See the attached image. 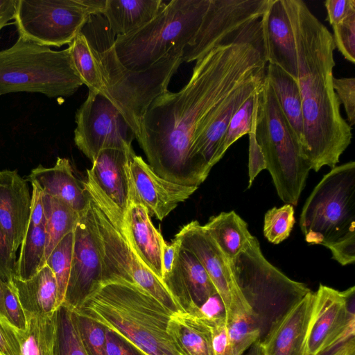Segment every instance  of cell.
<instances>
[{
  "instance_id": "obj_1",
  "label": "cell",
  "mask_w": 355,
  "mask_h": 355,
  "mask_svg": "<svg viewBox=\"0 0 355 355\" xmlns=\"http://www.w3.org/2000/svg\"><path fill=\"white\" fill-rule=\"evenodd\" d=\"M266 64L258 42L220 45L196 61L180 91L157 96L143 116L137 139L153 171L166 180L198 187L205 180L191 157L196 135L227 97L266 73Z\"/></svg>"
},
{
  "instance_id": "obj_2",
  "label": "cell",
  "mask_w": 355,
  "mask_h": 355,
  "mask_svg": "<svg viewBox=\"0 0 355 355\" xmlns=\"http://www.w3.org/2000/svg\"><path fill=\"white\" fill-rule=\"evenodd\" d=\"M283 1L296 50L304 121L302 153L311 170L333 168L351 144L352 133L333 87L332 34L302 0Z\"/></svg>"
},
{
  "instance_id": "obj_3",
  "label": "cell",
  "mask_w": 355,
  "mask_h": 355,
  "mask_svg": "<svg viewBox=\"0 0 355 355\" xmlns=\"http://www.w3.org/2000/svg\"><path fill=\"white\" fill-rule=\"evenodd\" d=\"M75 310L127 341L141 355H184L167 331L173 313L135 284L101 283Z\"/></svg>"
},
{
  "instance_id": "obj_4",
  "label": "cell",
  "mask_w": 355,
  "mask_h": 355,
  "mask_svg": "<svg viewBox=\"0 0 355 355\" xmlns=\"http://www.w3.org/2000/svg\"><path fill=\"white\" fill-rule=\"evenodd\" d=\"M81 32L93 53L103 85V94L123 114L135 139L150 104L168 91L172 76L182 62L183 49L171 50L151 67L132 71L119 61L114 49L116 35L101 13L89 17Z\"/></svg>"
},
{
  "instance_id": "obj_5",
  "label": "cell",
  "mask_w": 355,
  "mask_h": 355,
  "mask_svg": "<svg viewBox=\"0 0 355 355\" xmlns=\"http://www.w3.org/2000/svg\"><path fill=\"white\" fill-rule=\"evenodd\" d=\"M87 191L96 223L103 262L102 282L125 280L147 291L173 313L184 311L164 282L144 264L128 236L123 214L87 172L82 182Z\"/></svg>"
},
{
  "instance_id": "obj_6",
  "label": "cell",
  "mask_w": 355,
  "mask_h": 355,
  "mask_svg": "<svg viewBox=\"0 0 355 355\" xmlns=\"http://www.w3.org/2000/svg\"><path fill=\"white\" fill-rule=\"evenodd\" d=\"M235 281L252 311L262 340L273 327L311 290L290 279L263 256L251 236L229 262Z\"/></svg>"
},
{
  "instance_id": "obj_7",
  "label": "cell",
  "mask_w": 355,
  "mask_h": 355,
  "mask_svg": "<svg viewBox=\"0 0 355 355\" xmlns=\"http://www.w3.org/2000/svg\"><path fill=\"white\" fill-rule=\"evenodd\" d=\"M255 137L277 193L297 206L311 167L266 77L256 93Z\"/></svg>"
},
{
  "instance_id": "obj_8",
  "label": "cell",
  "mask_w": 355,
  "mask_h": 355,
  "mask_svg": "<svg viewBox=\"0 0 355 355\" xmlns=\"http://www.w3.org/2000/svg\"><path fill=\"white\" fill-rule=\"evenodd\" d=\"M210 0H173L148 24L116 36L121 63L132 71H144L176 48L184 49L196 34Z\"/></svg>"
},
{
  "instance_id": "obj_9",
  "label": "cell",
  "mask_w": 355,
  "mask_h": 355,
  "mask_svg": "<svg viewBox=\"0 0 355 355\" xmlns=\"http://www.w3.org/2000/svg\"><path fill=\"white\" fill-rule=\"evenodd\" d=\"M83 85L68 47L55 51L19 37L12 46L0 51V96L27 92L64 98Z\"/></svg>"
},
{
  "instance_id": "obj_10",
  "label": "cell",
  "mask_w": 355,
  "mask_h": 355,
  "mask_svg": "<svg viewBox=\"0 0 355 355\" xmlns=\"http://www.w3.org/2000/svg\"><path fill=\"white\" fill-rule=\"evenodd\" d=\"M305 241L324 246L355 232V162L323 176L306 199L300 218Z\"/></svg>"
},
{
  "instance_id": "obj_11",
  "label": "cell",
  "mask_w": 355,
  "mask_h": 355,
  "mask_svg": "<svg viewBox=\"0 0 355 355\" xmlns=\"http://www.w3.org/2000/svg\"><path fill=\"white\" fill-rule=\"evenodd\" d=\"M105 0H17L13 24L19 37L45 46L69 44Z\"/></svg>"
},
{
  "instance_id": "obj_12",
  "label": "cell",
  "mask_w": 355,
  "mask_h": 355,
  "mask_svg": "<svg viewBox=\"0 0 355 355\" xmlns=\"http://www.w3.org/2000/svg\"><path fill=\"white\" fill-rule=\"evenodd\" d=\"M269 0H210L200 26L184 49L182 62L196 61L214 47L261 42L260 19Z\"/></svg>"
},
{
  "instance_id": "obj_13",
  "label": "cell",
  "mask_w": 355,
  "mask_h": 355,
  "mask_svg": "<svg viewBox=\"0 0 355 355\" xmlns=\"http://www.w3.org/2000/svg\"><path fill=\"white\" fill-rule=\"evenodd\" d=\"M74 142L94 162L105 149L128 150L135 135L117 107L104 95L89 90L76 113Z\"/></svg>"
},
{
  "instance_id": "obj_14",
  "label": "cell",
  "mask_w": 355,
  "mask_h": 355,
  "mask_svg": "<svg viewBox=\"0 0 355 355\" xmlns=\"http://www.w3.org/2000/svg\"><path fill=\"white\" fill-rule=\"evenodd\" d=\"M305 355H322L354 338L355 287L343 291L320 284L314 292Z\"/></svg>"
},
{
  "instance_id": "obj_15",
  "label": "cell",
  "mask_w": 355,
  "mask_h": 355,
  "mask_svg": "<svg viewBox=\"0 0 355 355\" xmlns=\"http://www.w3.org/2000/svg\"><path fill=\"white\" fill-rule=\"evenodd\" d=\"M175 237L181 248L192 252L207 272L223 304L226 323L239 313L252 315L227 259L203 226L193 220L183 226Z\"/></svg>"
},
{
  "instance_id": "obj_16",
  "label": "cell",
  "mask_w": 355,
  "mask_h": 355,
  "mask_svg": "<svg viewBox=\"0 0 355 355\" xmlns=\"http://www.w3.org/2000/svg\"><path fill=\"white\" fill-rule=\"evenodd\" d=\"M103 262L90 198L73 231L71 270L62 304L75 310L101 284Z\"/></svg>"
},
{
  "instance_id": "obj_17",
  "label": "cell",
  "mask_w": 355,
  "mask_h": 355,
  "mask_svg": "<svg viewBox=\"0 0 355 355\" xmlns=\"http://www.w3.org/2000/svg\"><path fill=\"white\" fill-rule=\"evenodd\" d=\"M265 73L236 89L209 116L196 135L191 148V159L205 180L234 114L261 85Z\"/></svg>"
},
{
  "instance_id": "obj_18",
  "label": "cell",
  "mask_w": 355,
  "mask_h": 355,
  "mask_svg": "<svg viewBox=\"0 0 355 355\" xmlns=\"http://www.w3.org/2000/svg\"><path fill=\"white\" fill-rule=\"evenodd\" d=\"M130 172L132 203L143 205L149 216H154L160 220L198 189L197 187L184 186L163 179L136 154L131 159Z\"/></svg>"
},
{
  "instance_id": "obj_19",
  "label": "cell",
  "mask_w": 355,
  "mask_h": 355,
  "mask_svg": "<svg viewBox=\"0 0 355 355\" xmlns=\"http://www.w3.org/2000/svg\"><path fill=\"white\" fill-rule=\"evenodd\" d=\"M162 282L185 312L198 313L216 291L205 269L190 251L180 248Z\"/></svg>"
},
{
  "instance_id": "obj_20",
  "label": "cell",
  "mask_w": 355,
  "mask_h": 355,
  "mask_svg": "<svg viewBox=\"0 0 355 355\" xmlns=\"http://www.w3.org/2000/svg\"><path fill=\"white\" fill-rule=\"evenodd\" d=\"M260 25L266 62L279 67L297 81L294 37L283 0H269Z\"/></svg>"
},
{
  "instance_id": "obj_21",
  "label": "cell",
  "mask_w": 355,
  "mask_h": 355,
  "mask_svg": "<svg viewBox=\"0 0 355 355\" xmlns=\"http://www.w3.org/2000/svg\"><path fill=\"white\" fill-rule=\"evenodd\" d=\"M31 208L27 181L17 170L0 171V227L15 252L25 237Z\"/></svg>"
},
{
  "instance_id": "obj_22",
  "label": "cell",
  "mask_w": 355,
  "mask_h": 355,
  "mask_svg": "<svg viewBox=\"0 0 355 355\" xmlns=\"http://www.w3.org/2000/svg\"><path fill=\"white\" fill-rule=\"evenodd\" d=\"M314 296L311 291L259 341L261 355H305Z\"/></svg>"
},
{
  "instance_id": "obj_23",
  "label": "cell",
  "mask_w": 355,
  "mask_h": 355,
  "mask_svg": "<svg viewBox=\"0 0 355 355\" xmlns=\"http://www.w3.org/2000/svg\"><path fill=\"white\" fill-rule=\"evenodd\" d=\"M135 154L132 148L103 150L87 171L123 214L132 203L130 164Z\"/></svg>"
},
{
  "instance_id": "obj_24",
  "label": "cell",
  "mask_w": 355,
  "mask_h": 355,
  "mask_svg": "<svg viewBox=\"0 0 355 355\" xmlns=\"http://www.w3.org/2000/svg\"><path fill=\"white\" fill-rule=\"evenodd\" d=\"M26 181L37 186L43 193L64 201L80 215L89 204V194L74 175L67 158L58 157L52 167L40 164L31 171Z\"/></svg>"
},
{
  "instance_id": "obj_25",
  "label": "cell",
  "mask_w": 355,
  "mask_h": 355,
  "mask_svg": "<svg viewBox=\"0 0 355 355\" xmlns=\"http://www.w3.org/2000/svg\"><path fill=\"white\" fill-rule=\"evenodd\" d=\"M126 232L137 255L148 269L162 281L163 236L150 220L147 209L132 203L123 215Z\"/></svg>"
},
{
  "instance_id": "obj_26",
  "label": "cell",
  "mask_w": 355,
  "mask_h": 355,
  "mask_svg": "<svg viewBox=\"0 0 355 355\" xmlns=\"http://www.w3.org/2000/svg\"><path fill=\"white\" fill-rule=\"evenodd\" d=\"M167 331L184 355H211L210 316L202 311L173 313Z\"/></svg>"
},
{
  "instance_id": "obj_27",
  "label": "cell",
  "mask_w": 355,
  "mask_h": 355,
  "mask_svg": "<svg viewBox=\"0 0 355 355\" xmlns=\"http://www.w3.org/2000/svg\"><path fill=\"white\" fill-rule=\"evenodd\" d=\"M26 318L53 314L58 309V288L51 269L44 264L31 279L10 281Z\"/></svg>"
},
{
  "instance_id": "obj_28",
  "label": "cell",
  "mask_w": 355,
  "mask_h": 355,
  "mask_svg": "<svg viewBox=\"0 0 355 355\" xmlns=\"http://www.w3.org/2000/svg\"><path fill=\"white\" fill-rule=\"evenodd\" d=\"M166 3L162 0H105L101 14L116 36L126 35L150 21Z\"/></svg>"
},
{
  "instance_id": "obj_29",
  "label": "cell",
  "mask_w": 355,
  "mask_h": 355,
  "mask_svg": "<svg viewBox=\"0 0 355 355\" xmlns=\"http://www.w3.org/2000/svg\"><path fill=\"white\" fill-rule=\"evenodd\" d=\"M266 77L302 152L304 121L297 82L279 67L268 63Z\"/></svg>"
},
{
  "instance_id": "obj_30",
  "label": "cell",
  "mask_w": 355,
  "mask_h": 355,
  "mask_svg": "<svg viewBox=\"0 0 355 355\" xmlns=\"http://www.w3.org/2000/svg\"><path fill=\"white\" fill-rule=\"evenodd\" d=\"M202 226L228 262L239 254L252 236L247 223L234 211L211 216Z\"/></svg>"
},
{
  "instance_id": "obj_31",
  "label": "cell",
  "mask_w": 355,
  "mask_h": 355,
  "mask_svg": "<svg viewBox=\"0 0 355 355\" xmlns=\"http://www.w3.org/2000/svg\"><path fill=\"white\" fill-rule=\"evenodd\" d=\"M46 221L30 220L25 237L20 245L16 261L15 278L28 280L45 264L46 245Z\"/></svg>"
},
{
  "instance_id": "obj_32",
  "label": "cell",
  "mask_w": 355,
  "mask_h": 355,
  "mask_svg": "<svg viewBox=\"0 0 355 355\" xmlns=\"http://www.w3.org/2000/svg\"><path fill=\"white\" fill-rule=\"evenodd\" d=\"M42 205L46 221V261L60 241L74 231L80 214L64 201L43 193Z\"/></svg>"
},
{
  "instance_id": "obj_33",
  "label": "cell",
  "mask_w": 355,
  "mask_h": 355,
  "mask_svg": "<svg viewBox=\"0 0 355 355\" xmlns=\"http://www.w3.org/2000/svg\"><path fill=\"white\" fill-rule=\"evenodd\" d=\"M15 330L21 355H53L55 311L51 315L28 318L26 331Z\"/></svg>"
},
{
  "instance_id": "obj_34",
  "label": "cell",
  "mask_w": 355,
  "mask_h": 355,
  "mask_svg": "<svg viewBox=\"0 0 355 355\" xmlns=\"http://www.w3.org/2000/svg\"><path fill=\"white\" fill-rule=\"evenodd\" d=\"M53 355H87L74 311L61 304L55 310V332Z\"/></svg>"
},
{
  "instance_id": "obj_35",
  "label": "cell",
  "mask_w": 355,
  "mask_h": 355,
  "mask_svg": "<svg viewBox=\"0 0 355 355\" xmlns=\"http://www.w3.org/2000/svg\"><path fill=\"white\" fill-rule=\"evenodd\" d=\"M75 70L89 90L103 94V85L90 45L80 32L68 46Z\"/></svg>"
},
{
  "instance_id": "obj_36",
  "label": "cell",
  "mask_w": 355,
  "mask_h": 355,
  "mask_svg": "<svg viewBox=\"0 0 355 355\" xmlns=\"http://www.w3.org/2000/svg\"><path fill=\"white\" fill-rule=\"evenodd\" d=\"M73 246V232L63 237L45 261L56 279L58 308L62 304L69 277Z\"/></svg>"
},
{
  "instance_id": "obj_37",
  "label": "cell",
  "mask_w": 355,
  "mask_h": 355,
  "mask_svg": "<svg viewBox=\"0 0 355 355\" xmlns=\"http://www.w3.org/2000/svg\"><path fill=\"white\" fill-rule=\"evenodd\" d=\"M226 331L232 355H243L259 340V330L252 317L247 313L234 315L227 322Z\"/></svg>"
},
{
  "instance_id": "obj_38",
  "label": "cell",
  "mask_w": 355,
  "mask_h": 355,
  "mask_svg": "<svg viewBox=\"0 0 355 355\" xmlns=\"http://www.w3.org/2000/svg\"><path fill=\"white\" fill-rule=\"evenodd\" d=\"M256 93L257 92L252 94L232 116L225 136L216 153L214 159V165L223 157L227 150L235 141L243 135H248L251 130Z\"/></svg>"
},
{
  "instance_id": "obj_39",
  "label": "cell",
  "mask_w": 355,
  "mask_h": 355,
  "mask_svg": "<svg viewBox=\"0 0 355 355\" xmlns=\"http://www.w3.org/2000/svg\"><path fill=\"white\" fill-rule=\"evenodd\" d=\"M295 223V210L292 205L274 207L264 216V236L270 243L279 244L288 238Z\"/></svg>"
},
{
  "instance_id": "obj_40",
  "label": "cell",
  "mask_w": 355,
  "mask_h": 355,
  "mask_svg": "<svg viewBox=\"0 0 355 355\" xmlns=\"http://www.w3.org/2000/svg\"><path fill=\"white\" fill-rule=\"evenodd\" d=\"M73 311L87 355H107L105 327L85 314Z\"/></svg>"
},
{
  "instance_id": "obj_41",
  "label": "cell",
  "mask_w": 355,
  "mask_h": 355,
  "mask_svg": "<svg viewBox=\"0 0 355 355\" xmlns=\"http://www.w3.org/2000/svg\"><path fill=\"white\" fill-rule=\"evenodd\" d=\"M335 48L349 62L355 63V12L332 26Z\"/></svg>"
},
{
  "instance_id": "obj_42",
  "label": "cell",
  "mask_w": 355,
  "mask_h": 355,
  "mask_svg": "<svg viewBox=\"0 0 355 355\" xmlns=\"http://www.w3.org/2000/svg\"><path fill=\"white\" fill-rule=\"evenodd\" d=\"M3 301L8 323L15 329L26 331L27 318L10 282L3 284Z\"/></svg>"
},
{
  "instance_id": "obj_43",
  "label": "cell",
  "mask_w": 355,
  "mask_h": 355,
  "mask_svg": "<svg viewBox=\"0 0 355 355\" xmlns=\"http://www.w3.org/2000/svg\"><path fill=\"white\" fill-rule=\"evenodd\" d=\"M333 87L338 101L345 107L347 123L352 127L355 123V78H334Z\"/></svg>"
},
{
  "instance_id": "obj_44",
  "label": "cell",
  "mask_w": 355,
  "mask_h": 355,
  "mask_svg": "<svg viewBox=\"0 0 355 355\" xmlns=\"http://www.w3.org/2000/svg\"><path fill=\"white\" fill-rule=\"evenodd\" d=\"M255 105V104H254ZM255 107H254L252 125L249 136V148H248V186L250 189L260 172L266 169V163L263 153L257 144L255 137Z\"/></svg>"
},
{
  "instance_id": "obj_45",
  "label": "cell",
  "mask_w": 355,
  "mask_h": 355,
  "mask_svg": "<svg viewBox=\"0 0 355 355\" xmlns=\"http://www.w3.org/2000/svg\"><path fill=\"white\" fill-rule=\"evenodd\" d=\"M330 250L332 259L341 266L355 262V232H349L340 239L324 245Z\"/></svg>"
},
{
  "instance_id": "obj_46",
  "label": "cell",
  "mask_w": 355,
  "mask_h": 355,
  "mask_svg": "<svg viewBox=\"0 0 355 355\" xmlns=\"http://www.w3.org/2000/svg\"><path fill=\"white\" fill-rule=\"evenodd\" d=\"M212 334L211 355H232L227 340L225 314L210 316Z\"/></svg>"
},
{
  "instance_id": "obj_47",
  "label": "cell",
  "mask_w": 355,
  "mask_h": 355,
  "mask_svg": "<svg viewBox=\"0 0 355 355\" xmlns=\"http://www.w3.org/2000/svg\"><path fill=\"white\" fill-rule=\"evenodd\" d=\"M16 254L0 227V278L10 282L15 276Z\"/></svg>"
},
{
  "instance_id": "obj_48",
  "label": "cell",
  "mask_w": 355,
  "mask_h": 355,
  "mask_svg": "<svg viewBox=\"0 0 355 355\" xmlns=\"http://www.w3.org/2000/svg\"><path fill=\"white\" fill-rule=\"evenodd\" d=\"M327 20L333 26L355 12V0H326Z\"/></svg>"
},
{
  "instance_id": "obj_49",
  "label": "cell",
  "mask_w": 355,
  "mask_h": 355,
  "mask_svg": "<svg viewBox=\"0 0 355 355\" xmlns=\"http://www.w3.org/2000/svg\"><path fill=\"white\" fill-rule=\"evenodd\" d=\"M0 355H21L15 329L0 320Z\"/></svg>"
},
{
  "instance_id": "obj_50",
  "label": "cell",
  "mask_w": 355,
  "mask_h": 355,
  "mask_svg": "<svg viewBox=\"0 0 355 355\" xmlns=\"http://www.w3.org/2000/svg\"><path fill=\"white\" fill-rule=\"evenodd\" d=\"M107 355H141L127 341L105 328Z\"/></svg>"
},
{
  "instance_id": "obj_51",
  "label": "cell",
  "mask_w": 355,
  "mask_h": 355,
  "mask_svg": "<svg viewBox=\"0 0 355 355\" xmlns=\"http://www.w3.org/2000/svg\"><path fill=\"white\" fill-rule=\"evenodd\" d=\"M180 248V241L176 237L170 244L167 243L165 240L163 241L162 257L163 278L171 272Z\"/></svg>"
},
{
  "instance_id": "obj_52",
  "label": "cell",
  "mask_w": 355,
  "mask_h": 355,
  "mask_svg": "<svg viewBox=\"0 0 355 355\" xmlns=\"http://www.w3.org/2000/svg\"><path fill=\"white\" fill-rule=\"evenodd\" d=\"M17 0H0V31L14 19ZM1 38V37H0Z\"/></svg>"
},
{
  "instance_id": "obj_53",
  "label": "cell",
  "mask_w": 355,
  "mask_h": 355,
  "mask_svg": "<svg viewBox=\"0 0 355 355\" xmlns=\"http://www.w3.org/2000/svg\"><path fill=\"white\" fill-rule=\"evenodd\" d=\"M330 355H355L354 338L336 347Z\"/></svg>"
},
{
  "instance_id": "obj_54",
  "label": "cell",
  "mask_w": 355,
  "mask_h": 355,
  "mask_svg": "<svg viewBox=\"0 0 355 355\" xmlns=\"http://www.w3.org/2000/svg\"><path fill=\"white\" fill-rule=\"evenodd\" d=\"M3 284H4V282H3L0 278V320L8 323V322L7 320V318H6L5 307H4Z\"/></svg>"
},
{
  "instance_id": "obj_55",
  "label": "cell",
  "mask_w": 355,
  "mask_h": 355,
  "mask_svg": "<svg viewBox=\"0 0 355 355\" xmlns=\"http://www.w3.org/2000/svg\"><path fill=\"white\" fill-rule=\"evenodd\" d=\"M243 355H261L259 340L252 345Z\"/></svg>"
}]
</instances>
